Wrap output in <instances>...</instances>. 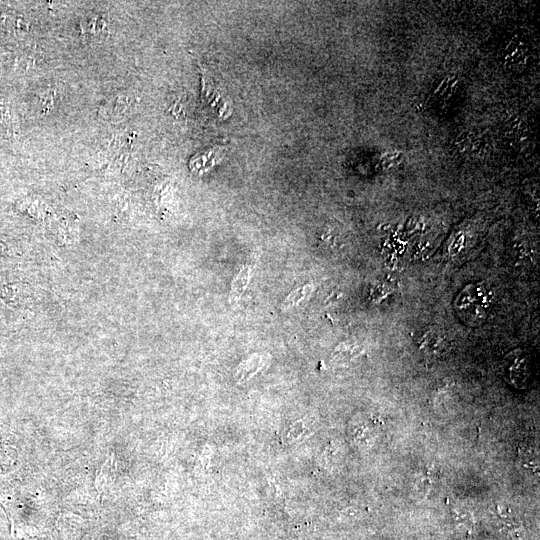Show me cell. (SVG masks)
<instances>
[{"mask_svg": "<svg viewBox=\"0 0 540 540\" xmlns=\"http://www.w3.org/2000/svg\"><path fill=\"white\" fill-rule=\"evenodd\" d=\"M459 83L457 79L446 78L442 83L437 87L435 91V96L438 101L442 103H448L449 101H454L453 98H456L457 92H459Z\"/></svg>", "mask_w": 540, "mask_h": 540, "instance_id": "cell-3", "label": "cell"}, {"mask_svg": "<svg viewBox=\"0 0 540 540\" xmlns=\"http://www.w3.org/2000/svg\"><path fill=\"white\" fill-rule=\"evenodd\" d=\"M505 65L513 69H520L526 64V47L522 42L511 41L504 49Z\"/></svg>", "mask_w": 540, "mask_h": 540, "instance_id": "cell-2", "label": "cell"}, {"mask_svg": "<svg viewBox=\"0 0 540 540\" xmlns=\"http://www.w3.org/2000/svg\"><path fill=\"white\" fill-rule=\"evenodd\" d=\"M237 277L238 278L236 279L235 282H233V286H232V299L239 298L241 293L243 292L247 284L248 270H245V269L242 270L239 276Z\"/></svg>", "mask_w": 540, "mask_h": 540, "instance_id": "cell-5", "label": "cell"}, {"mask_svg": "<svg viewBox=\"0 0 540 540\" xmlns=\"http://www.w3.org/2000/svg\"><path fill=\"white\" fill-rule=\"evenodd\" d=\"M442 337L435 332H428L423 338V347L431 353L439 352L442 348Z\"/></svg>", "mask_w": 540, "mask_h": 540, "instance_id": "cell-4", "label": "cell"}, {"mask_svg": "<svg viewBox=\"0 0 540 540\" xmlns=\"http://www.w3.org/2000/svg\"><path fill=\"white\" fill-rule=\"evenodd\" d=\"M492 303V292L484 282L465 286L454 302L455 313L468 326H478L486 318Z\"/></svg>", "mask_w": 540, "mask_h": 540, "instance_id": "cell-1", "label": "cell"}]
</instances>
